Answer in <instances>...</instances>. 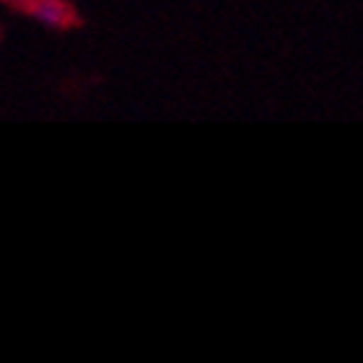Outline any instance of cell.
I'll return each instance as SVG.
<instances>
[{
	"label": "cell",
	"instance_id": "cell-1",
	"mask_svg": "<svg viewBox=\"0 0 363 363\" xmlns=\"http://www.w3.org/2000/svg\"><path fill=\"white\" fill-rule=\"evenodd\" d=\"M23 11L37 21L47 23L50 29H70L78 23L76 11L65 0H26Z\"/></svg>",
	"mask_w": 363,
	"mask_h": 363
},
{
	"label": "cell",
	"instance_id": "cell-2",
	"mask_svg": "<svg viewBox=\"0 0 363 363\" xmlns=\"http://www.w3.org/2000/svg\"><path fill=\"white\" fill-rule=\"evenodd\" d=\"M6 3H11V6H16V8H23V6H26V0H6Z\"/></svg>",
	"mask_w": 363,
	"mask_h": 363
}]
</instances>
